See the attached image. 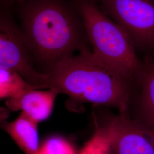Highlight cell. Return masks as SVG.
Returning <instances> with one entry per match:
<instances>
[{
    "label": "cell",
    "mask_w": 154,
    "mask_h": 154,
    "mask_svg": "<svg viewBox=\"0 0 154 154\" xmlns=\"http://www.w3.org/2000/svg\"><path fill=\"white\" fill-rule=\"evenodd\" d=\"M58 94L55 88H49L46 91L31 88L15 98L7 99L6 106L12 111L21 110V112L38 123L49 117Z\"/></svg>",
    "instance_id": "52a82bcc"
},
{
    "label": "cell",
    "mask_w": 154,
    "mask_h": 154,
    "mask_svg": "<svg viewBox=\"0 0 154 154\" xmlns=\"http://www.w3.org/2000/svg\"><path fill=\"white\" fill-rule=\"evenodd\" d=\"M18 14L34 62L45 73L90 45L72 0H25L19 4Z\"/></svg>",
    "instance_id": "6da1fadb"
},
{
    "label": "cell",
    "mask_w": 154,
    "mask_h": 154,
    "mask_svg": "<svg viewBox=\"0 0 154 154\" xmlns=\"http://www.w3.org/2000/svg\"><path fill=\"white\" fill-rule=\"evenodd\" d=\"M25 0H1V5L4 9L7 10L9 8L11 7L14 4H19Z\"/></svg>",
    "instance_id": "4fadbf2b"
},
{
    "label": "cell",
    "mask_w": 154,
    "mask_h": 154,
    "mask_svg": "<svg viewBox=\"0 0 154 154\" xmlns=\"http://www.w3.org/2000/svg\"><path fill=\"white\" fill-rule=\"evenodd\" d=\"M111 154H154V129L128 111L119 113L111 121Z\"/></svg>",
    "instance_id": "8992f818"
},
{
    "label": "cell",
    "mask_w": 154,
    "mask_h": 154,
    "mask_svg": "<svg viewBox=\"0 0 154 154\" xmlns=\"http://www.w3.org/2000/svg\"><path fill=\"white\" fill-rule=\"evenodd\" d=\"M31 88L37 89L28 82L18 72L4 69H0L1 99L15 98Z\"/></svg>",
    "instance_id": "30bf717a"
},
{
    "label": "cell",
    "mask_w": 154,
    "mask_h": 154,
    "mask_svg": "<svg viewBox=\"0 0 154 154\" xmlns=\"http://www.w3.org/2000/svg\"><path fill=\"white\" fill-rule=\"evenodd\" d=\"M77 6L97 60L134 86L142 66L126 32L94 0H72Z\"/></svg>",
    "instance_id": "3957f363"
},
{
    "label": "cell",
    "mask_w": 154,
    "mask_h": 154,
    "mask_svg": "<svg viewBox=\"0 0 154 154\" xmlns=\"http://www.w3.org/2000/svg\"><path fill=\"white\" fill-rule=\"evenodd\" d=\"M44 88H55L74 99L127 112L133 85L95 58L88 48L60 62L46 73Z\"/></svg>",
    "instance_id": "7a4b0ae2"
},
{
    "label": "cell",
    "mask_w": 154,
    "mask_h": 154,
    "mask_svg": "<svg viewBox=\"0 0 154 154\" xmlns=\"http://www.w3.org/2000/svg\"><path fill=\"white\" fill-rule=\"evenodd\" d=\"M4 128L25 154H38V123L21 112L14 121L6 123Z\"/></svg>",
    "instance_id": "9c48e42d"
},
{
    "label": "cell",
    "mask_w": 154,
    "mask_h": 154,
    "mask_svg": "<svg viewBox=\"0 0 154 154\" xmlns=\"http://www.w3.org/2000/svg\"><path fill=\"white\" fill-rule=\"evenodd\" d=\"M135 85L139 88L137 119L154 129V60L151 56L142 60Z\"/></svg>",
    "instance_id": "ba28073f"
},
{
    "label": "cell",
    "mask_w": 154,
    "mask_h": 154,
    "mask_svg": "<svg viewBox=\"0 0 154 154\" xmlns=\"http://www.w3.org/2000/svg\"><path fill=\"white\" fill-rule=\"evenodd\" d=\"M94 1L126 32L135 49L154 50V0Z\"/></svg>",
    "instance_id": "277c9868"
},
{
    "label": "cell",
    "mask_w": 154,
    "mask_h": 154,
    "mask_svg": "<svg viewBox=\"0 0 154 154\" xmlns=\"http://www.w3.org/2000/svg\"><path fill=\"white\" fill-rule=\"evenodd\" d=\"M111 123L96 128L93 137L81 151L79 154H111Z\"/></svg>",
    "instance_id": "8fae6325"
},
{
    "label": "cell",
    "mask_w": 154,
    "mask_h": 154,
    "mask_svg": "<svg viewBox=\"0 0 154 154\" xmlns=\"http://www.w3.org/2000/svg\"><path fill=\"white\" fill-rule=\"evenodd\" d=\"M38 154H77L71 143L64 138L53 137L40 146Z\"/></svg>",
    "instance_id": "7c38bea8"
},
{
    "label": "cell",
    "mask_w": 154,
    "mask_h": 154,
    "mask_svg": "<svg viewBox=\"0 0 154 154\" xmlns=\"http://www.w3.org/2000/svg\"><path fill=\"white\" fill-rule=\"evenodd\" d=\"M34 63L21 29L3 10L0 18V69L17 72L37 89L42 88L46 74L38 72Z\"/></svg>",
    "instance_id": "5b68a950"
}]
</instances>
